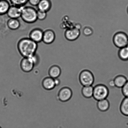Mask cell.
<instances>
[{"label":"cell","instance_id":"6da1fadb","mask_svg":"<svg viewBox=\"0 0 128 128\" xmlns=\"http://www.w3.org/2000/svg\"><path fill=\"white\" fill-rule=\"evenodd\" d=\"M17 46L19 52L23 58H29L36 54L38 48V44L29 38L21 39Z\"/></svg>","mask_w":128,"mask_h":128},{"label":"cell","instance_id":"7a4b0ae2","mask_svg":"<svg viewBox=\"0 0 128 128\" xmlns=\"http://www.w3.org/2000/svg\"><path fill=\"white\" fill-rule=\"evenodd\" d=\"M20 18L26 23H34L38 20L37 10L31 6H24L22 8Z\"/></svg>","mask_w":128,"mask_h":128},{"label":"cell","instance_id":"3957f363","mask_svg":"<svg viewBox=\"0 0 128 128\" xmlns=\"http://www.w3.org/2000/svg\"><path fill=\"white\" fill-rule=\"evenodd\" d=\"M110 94V90L106 85L100 84L94 86L92 98L96 101L107 98Z\"/></svg>","mask_w":128,"mask_h":128},{"label":"cell","instance_id":"277c9868","mask_svg":"<svg viewBox=\"0 0 128 128\" xmlns=\"http://www.w3.org/2000/svg\"><path fill=\"white\" fill-rule=\"evenodd\" d=\"M79 81L82 86H93L95 82L94 74L88 70H83L80 71Z\"/></svg>","mask_w":128,"mask_h":128},{"label":"cell","instance_id":"5b68a950","mask_svg":"<svg viewBox=\"0 0 128 128\" xmlns=\"http://www.w3.org/2000/svg\"><path fill=\"white\" fill-rule=\"evenodd\" d=\"M114 42L116 46L120 48L126 47L128 42V36L125 32H117L114 36Z\"/></svg>","mask_w":128,"mask_h":128},{"label":"cell","instance_id":"8992f818","mask_svg":"<svg viewBox=\"0 0 128 128\" xmlns=\"http://www.w3.org/2000/svg\"><path fill=\"white\" fill-rule=\"evenodd\" d=\"M73 92L70 88L65 87L61 88L58 94L59 100L62 102H66L72 98Z\"/></svg>","mask_w":128,"mask_h":128},{"label":"cell","instance_id":"52a82bcc","mask_svg":"<svg viewBox=\"0 0 128 128\" xmlns=\"http://www.w3.org/2000/svg\"><path fill=\"white\" fill-rule=\"evenodd\" d=\"M44 31L40 28H35L30 32L29 38L38 44L42 41Z\"/></svg>","mask_w":128,"mask_h":128},{"label":"cell","instance_id":"ba28073f","mask_svg":"<svg viewBox=\"0 0 128 128\" xmlns=\"http://www.w3.org/2000/svg\"><path fill=\"white\" fill-rule=\"evenodd\" d=\"M80 34V30L75 28H66L65 31L64 36L68 40L74 41L79 37Z\"/></svg>","mask_w":128,"mask_h":128},{"label":"cell","instance_id":"9c48e42d","mask_svg":"<svg viewBox=\"0 0 128 128\" xmlns=\"http://www.w3.org/2000/svg\"><path fill=\"white\" fill-rule=\"evenodd\" d=\"M22 7L11 5L7 13L10 18L18 19L21 17Z\"/></svg>","mask_w":128,"mask_h":128},{"label":"cell","instance_id":"30bf717a","mask_svg":"<svg viewBox=\"0 0 128 128\" xmlns=\"http://www.w3.org/2000/svg\"><path fill=\"white\" fill-rule=\"evenodd\" d=\"M56 37V34L53 30L48 29L44 32L42 41L46 44H51L54 41Z\"/></svg>","mask_w":128,"mask_h":128},{"label":"cell","instance_id":"8fae6325","mask_svg":"<svg viewBox=\"0 0 128 128\" xmlns=\"http://www.w3.org/2000/svg\"><path fill=\"white\" fill-rule=\"evenodd\" d=\"M20 66L22 71L29 72L33 69L34 65L28 58H23L21 61Z\"/></svg>","mask_w":128,"mask_h":128},{"label":"cell","instance_id":"7c38bea8","mask_svg":"<svg viewBox=\"0 0 128 128\" xmlns=\"http://www.w3.org/2000/svg\"><path fill=\"white\" fill-rule=\"evenodd\" d=\"M52 6L50 0H41L37 7L39 10L47 12L50 10Z\"/></svg>","mask_w":128,"mask_h":128},{"label":"cell","instance_id":"4fadbf2b","mask_svg":"<svg viewBox=\"0 0 128 128\" xmlns=\"http://www.w3.org/2000/svg\"><path fill=\"white\" fill-rule=\"evenodd\" d=\"M96 107L101 112H105L108 111L110 107V103L107 98L98 101Z\"/></svg>","mask_w":128,"mask_h":128},{"label":"cell","instance_id":"5bb4252c","mask_svg":"<svg viewBox=\"0 0 128 128\" xmlns=\"http://www.w3.org/2000/svg\"><path fill=\"white\" fill-rule=\"evenodd\" d=\"M6 24L9 29L14 31L20 28V22L18 19L9 18L7 21Z\"/></svg>","mask_w":128,"mask_h":128},{"label":"cell","instance_id":"9a60e30c","mask_svg":"<svg viewBox=\"0 0 128 128\" xmlns=\"http://www.w3.org/2000/svg\"><path fill=\"white\" fill-rule=\"evenodd\" d=\"M116 88H122L128 81L124 75H116L114 78Z\"/></svg>","mask_w":128,"mask_h":128},{"label":"cell","instance_id":"2e32d148","mask_svg":"<svg viewBox=\"0 0 128 128\" xmlns=\"http://www.w3.org/2000/svg\"><path fill=\"white\" fill-rule=\"evenodd\" d=\"M42 85L43 88L47 90H51L56 86L54 79L50 77L45 78L42 81Z\"/></svg>","mask_w":128,"mask_h":128},{"label":"cell","instance_id":"e0dca14e","mask_svg":"<svg viewBox=\"0 0 128 128\" xmlns=\"http://www.w3.org/2000/svg\"><path fill=\"white\" fill-rule=\"evenodd\" d=\"M94 86H83L81 91L82 96L86 99L92 98Z\"/></svg>","mask_w":128,"mask_h":128},{"label":"cell","instance_id":"ac0fdd59","mask_svg":"<svg viewBox=\"0 0 128 128\" xmlns=\"http://www.w3.org/2000/svg\"><path fill=\"white\" fill-rule=\"evenodd\" d=\"M60 68L58 65H54L50 68L49 70L50 77L54 79L58 78L61 75Z\"/></svg>","mask_w":128,"mask_h":128},{"label":"cell","instance_id":"d6986e66","mask_svg":"<svg viewBox=\"0 0 128 128\" xmlns=\"http://www.w3.org/2000/svg\"><path fill=\"white\" fill-rule=\"evenodd\" d=\"M120 111L124 116H128V98L125 97L120 105Z\"/></svg>","mask_w":128,"mask_h":128},{"label":"cell","instance_id":"ffe728a7","mask_svg":"<svg viewBox=\"0 0 128 128\" xmlns=\"http://www.w3.org/2000/svg\"><path fill=\"white\" fill-rule=\"evenodd\" d=\"M10 6L7 0H0V15L7 14Z\"/></svg>","mask_w":128,"mask_h":128},{"label":"cell","instance_id":"44dd1931","mask_svg":"<svg viewBox=\"0 0 128 128\" xmlns=\"http://www.w3.org/2000/svg\"><path fill=\"white\" fill-rule=\"evenodd\" d=\"M119 57L121 60H128V48L126 47L120 48L119 52Z\"/></svg>","mask_w":128,"mask_h":128},{"label":"cell","instance_id":"7402d4cb","mask_svg":"<svg viewBox=\"0 0 128 128\" xmlns=\"http://www.w3.org/2000/svg\"><path fill=\"white\" fill-rule=\"evenodd\" d=\"M10 1L12 5L20 7H24L28 2V0H10Z\"/></svg>","mask_w":128,"mask_h":128},{"label":"cell","instance_id":"603a6c76","mask_svg":"<svg viewBox=\"0 0 128 128\" xmlns=\"http://www.w3.org/2000/svg\"><path fill=\"white\" fill-rule=\"evenodd\" d=\"M81 26V29L82 30L83 33L86 36H91L93 33V31L91 28L88 27H84Z\"/></svg>","mask_w":128,"mask_h":128},{"label":"cell","instance_id":"cb8c5ba5","mask_svg":"<svg viewBox=\"0 0 128 128\" xmlns=\"http://www.w3.org/2000/svg\"><path fill=\"white\" fill-rule=\"evenodd\" d=\"M47 16V12L37 10V20L40 21L44 20L46 19Z\"/></svg>","mask_w":128,"mask_h":128},{"label":"cell","instance_id":"d4e9b609","mask_svg":"<svg viewBox=\"0 0 128 128\" xmlns=\"http://www.w3.org/2000/svg\"><path fill=\"white\" fill-rule=\"evenodd\" d=\"M28 58L34 64V66L38 64L39 63L40 61V57H39L38 55L36 53L31 56V57Z\"/></svg>","mask_w":128,"mask_h":128},{"label":"cell","instance_id":"484cf974","mask_svg":"<svg viewBox=\"0 0 128 128\" xmlns=\"http://www.w3.org/2000/svg\"><path fill=\"white\" fill-rule=\"evenodd\" d=\"M122 92L125 97L128 98V80L121 89Z\"/></svg>","mask_w":128,"mask_h":128},{"label":"cell","instance_id":"4316f807","mask_svg":"<svg viewBox=\"0 0 128 128\" xmlns=\"http://www.w3.org/2000/svg\"><path fill=\"white\" fill-rule=\"evenodd\" d=\"M41 0H28V2L31 6H37Z\"/></svg>","mask_w":128,"mask_h":128},{"label":"cell","instance_id":"83f0119b","mask_svg":"<svg viewBox=\"0 0 128 128\" xmlns=\"http://www.w3.org/2000/svg\"><path fill=\"white\" fill-rule=\"evenodd\" d=\"M108 85L109 87L111 88H114L116 87L115 84L114 79H112L108 81Z\"/></svg>","mask_w":128,"mask_h":128},{"label":"cell","instance_id":"f1b7e54d","mask_svg":"<svg viewBox=\"0 0 128 128\" xmlns=\"http://www.w3.org/2000/svg\"><path fill=\"white\" fill-rule=\"evenodd\" d=\"M54 79L56 86H58V85L60 84V80L58 78H55Z\"/></svg>","mask_w":128,"mask_h":128},{"label":"cell","instance_id":"f546056e","mask_svg":"<svg viewBox=\"0 0 128 128\" xmlns=\"http://www.w3.org/2000/svg\"><path fill=\"white\" fill-rule=\"evenodd\" d=\"M127 13L128 14V6L127 8Z\"/></svg>","mask_w":128,"mask_h":128},{"label":"cell","instance_id":"4dcf8cb0","mask_svg":"<svg viewBox=\"0 0 128 128\" xmlns=\"http://www.w3.org/2000/svg\"><path fill=\"white\" fill-rule=\"evenodd\" d=\"M126 47H127V48H128V42L127 46H126Z\"/></svg>","mask_w":128,"mask_h":128},{"label":"cell","instance_id":"1f68e13d","mask_svg":"<svg viewBox=\"0 0 128 128\" xmlns=\"http://www.w3.org/2000/svg\"><path fill=\"white\" fill-rule=\"evenodd\" d=\"M0 128H1L0 126Z\"/></svg>","mask_w":128,"mask_h":128}]
</instances>
